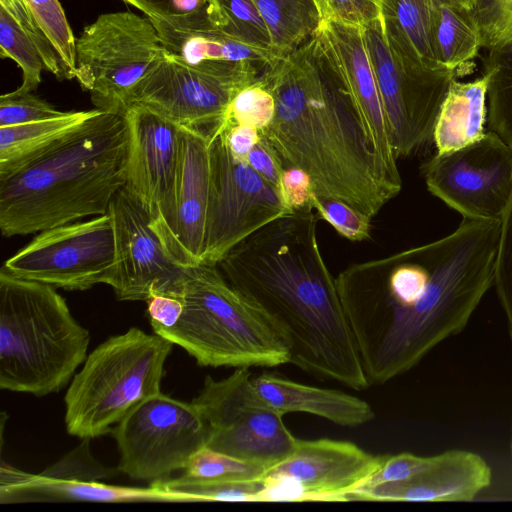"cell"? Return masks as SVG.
I'll use <instances>...</instances> for the list:
<instances>
[{
  "label": "cell",
  "instance_id": "obj_28",
  "mask_svg": "<svg viewBox=\"0 0 512 512\" xmlns=\"http://www.w3.org/2000/svg\"><path fill=\"white\" fill-rule=\"evenodd\" d=\"M264 20L276 59L294 53L316 31L320 16L313 0H253Z\"/></svg>",
  "mask_w": 512,
  "mask_h": 512
},
{
  "label": "cell",
  "instance_id": "obj_11",
  "mask_svg": "<svg viewBox=\"0 0 512 512\" xmlns=\"http://www.w3.org/2000/svg\"><path fill=\"white\" fill-rule=\"evenodd\" d=\"M110 433L120 473L152 484L185 468L206 446L208 426L192 402L159 393L134 406Z\"/></svg>",
  "mask_w": 512,
  "mask_h": 512
},
{
  "label": "cell",
  "instance_id": "obj_46",
  "mask_svg": "<svg viewBox=\"0 0 512 512\" xmlns=\"http://www.w3.org/2000/svg\"><path fill=\"white\" fill-rule=\"evenodd\" d=\"M142 11L148 18H172L211 7L215 0H123Z\"/></svg>",
  "mask_w": 512,
  "mask_h": 512
},
{
  "label": "cell",
  "instance_id": "obj_35",
  "mask_svg": "<svg viewBox=\"0 0 512 512\" xmlns=\"http://www.w3.org/2000/svg\"><path fill=\"white\" fill-rule=\"evenodd\" d=\"M215 2L216 24L222 31L236 40L273 55L269 30L253 0H215Z\"/></svg>",
  "mask_w": 512,
  "mask_h": 512
},
{
  "label": "cell",
  "instance_id": "obj_12",
  "mask_svg": "<svg viewBox=\"0 0 512 512\" xmlns=\"http://www.w3.org/2000/svg\"><path fill=\"white\" fill-rule=\"evenodd\" d=\"M363 28L396 157H408L432 140L442 103L459 74L405 64L389 43L380 17Z\"/></svg>",
  "mask_w": 512,
  "mask_h": 512
},
{
  "label": "cell",
  "instance_id": "obj_18",
  "mask_svg": "<svg viewBox=\"0 0 512 512\" xmlns=\"http://www.w3.org/2000/svg\"><path fill=\"white\" fill-rule=\"evenodd\" d=\"M115 237V266L109 284L122 301H146L152 293H176L184 268L167 254L143 205L125 188L107 212Z\"/></svg>",
  "mask_w": 512,
  "mask_h": 512
},
{
  "label": "cell",
  "instance_id": "obj_26",
  "mask_svg": "<svg viewBox=\"0 0 512 512\" xmlns=\"http://www.w3.org/2000/svg\"><path fill=\"white\" fill-rule=\"evenodd\" d=\"M380 18L389 43L406 63L428 68L439 65L434 45L433 0H379Z\"/></svg>",
  "mask_w": 512,
  "mask_h": 512
},
{
  "label": "cell",
  "instance_id": "obj_32",
  "mask_svg": "<svg viewBox=\"0 0 512 512\" xmlns=\"http://www.w3.org/2000/svg\"><path fill=\"white\" fill-rule=\"evenodd\" d=\"M0 56L14 60L22 70V83L13 92L28 93L38 87L42 69H45L42 56L30 37L1 6Z\"/></svg>",
  "mask_w": 512,
  "mask_h": 512
},
{
  "label": "cell",
  "instance_id": "obj_42",
  "mask_svg": "<svg viewBox=\"0 0 512 512\" xmlns=\"http://www.w3.org/2000/svg\"><path fill=\"white\" fill-rule=\"evenodd\" d=\"M0 6L13 17L34 42L42 56L45 69L54 74L58 79H65L62 63L38 26L26 0H0Z\"/></svg>",
  "mask_w": 512,
  "mask_h": 512
},
{
  "label": "cell",
  "instance_id": "obj_7",
  "mask_svg": "<svg viewBox=\"0 0 512 512\" xmlns=\"http://www.w3.org/2000/svg\"><path fill=\"white\" fill-rule=\"evenodd\" d=\"M173 345L132 327L97 346L66 391L67 432L90 440L105 435L138 403L161 393Z\"/></svg>",
  "mask_w": 512,
  "mask_h": 512
},
{
  "label": "cell",
  "instance_id": "obj_50",
  "mask_svg": "<svg viewBox=\"0 0 512 512\" xmlns=\"http://www.w3.org/2000/svg\"><path fill=\"white\" fill-rule=\"evenodd\" d=\"M313 2L318 10L320 20L323 21L326 18V10H327L326 0H313Z\"/></svg>",
  "mask_w": 512,
  "mask_h": 512
},
{
  "label": "cell",
  "instance_id": "obj_13",
  "mask_svg": "<svg viewBox=\"0 0 512 512\" xmlns=\"http://www.w3.org/2000/svg\"><path fill=\"white\" fill-rule=\"evenodd\" d=\"M208 136L210 194L201 264L217 265L238 243L290 212L273 186L232 155L222 124Z\"/></svg>",
  "mask_w": 512,
  "mask_h": 512
},
{
  "label": "cell",
  "instance_id": "obj_51",
  "mask_svg": "<svg viewBox=\"0 0 512 512\" xmlns=\"http://www.w3.org/2000/svg\"><path fill=\"white\" fill-rule=\"evenodd\" d=\"M510 454H511V460H512V434H511V440H510Z\"/></svg>",
  "mask_w": 512,
  "mask_h": 512
},
{
  "label": "cell",
  "instance_id": "obj_14",
  "mask_svg": "<svg viewBox=\"0 0 512 512\" xmlns=\"http://www.w3.org/2000/svg\"><path fill=\"white\" fill-rule=\"evenodd\" d=\"M114 266V229L106 213L40 232L2 268L21 279L82 291L109 284Z\"/></svg>",
  "mask_w": 512,
  "mask_h": 512
},
{
  "label": "cell",
  "instance_id": "obj_10",
  "mask_svg": "<svg viewBox=\"0 0 512 512\" xmlns=\"http://www.w3.org/2000/svg\"><path fill=\"white\" fill-rule=\"evenodd\" d=\"M260 63L204 61L189 65L170 57L132 91L128 107L144 106L178 126L207 135L226 117L236 94L260 76Z\"/></svg>",
  "mask_w": 512,
  "mask_h": 512
},
{
  "label": "cell",
  "instance_id": "obj_23",
  "mask_svg": "<svg viewBox=\"0 0 512 512\" xmlns=\"http://www.w3.org/2000/svg\"><path fill=\"white\" fill-rule=\"evenodd\" d=\"M75 501L189 502L184 497L166 493L151 485L140 488L110 485L105 482L56 481L1 464V504Z\"/></svg>",
  "mask_w": 512,
  "mask_h": 512
},
{
  "label": "cell",
  "instance_id": "obj_4",
  "mask_svg": "<svg viewBox=\"0 0 512 512\" xmlns=\"http://www.w3.org/2000/svg\"><path fill=\"white\" fill-rule=\"evenodd\" d=\"M123 115L100 111L53 149L0 180L3 236L27 235L108 212L125 186Z\"/></svg>",
  "mask_w": 512,
  "mask_h": 512
},
{
  "label": "cell",
  "instance_id": "obj_20",
  "mask_svg": "<svg viewBox=\"0 0 512 512\" xmlns=\"http://www.w3.org/2000/svg\"><path fill=\"white\" fill-rule=\"evenodd\" d=\"M209 194V136L180 126L171 215L159 238L169 257L183 268L201 264Z\"/></svg>",
  "mask_w": 512,
  "mask_h": 512
},
{
  "label": "cell",
  "instance_id": "obj_31",
  "mask_svg": "<svg viewBox=\"0 0 512 512\" xmlns=\"http://www.w3.org/2000/svg\"><path fill=\"white\" fill-rule=\"evenodd\" d=\"M150 485L166 493L184 497L189 502H262V479L252 482H214L194 480L181 475Z\"/></svg>",
  "mask_w": 512,
  "mask_h": 512
},
{
  "label": "cell",
  "instance_id": "obj_15",
  "mask_svg": "<svg viewBox=\"0 0 512 512\" xmlns=\"http://www.w3.org/2000/svg\"><path fill=\"white\" fill-rule=\"evenodd\" d=\"M427 189L464 218L501 220L512 199V150L494 132L436 153L421 166Z\"/></svg>",
  "mask_w": 512,
  "mask_h": 512
},
{
  "label": "cell",
  "instance_id": "obj_16",
  "mask_svg": "<svg viewBox=\"0 0 512 512\" xmlns=\"http://www.w3.org/2000/svg\"><path fill=\"white\" fill-rule=\"evenodd\" d=\"M383 458L349 441L297 439L292 452L263 476L262 502H347Z\"/></svg>",
  "mask_w": 512,
  "mask_h": 512
},
{
  "label": "cell",
  "instance_id": "obj_9",
  "mask_svg": "<svg viewBox=\"0 0 512 512\" xmlns=\"http://www.w3.org/2000/svg\"><path fill=\"white\" fill-rule=\"evenodd\" d=\"M250 368L222 380L207 375L192 403L208 426L206 447L270 468L284 460L296 440L283 415L266 405L251 385Z\"/></svg>",
  "mask_w": 512,
  "mask_h": 512
},
{
  "label": "cell",
  "instance_id": "obj_6",
  "mask_svg": "<svg viewBox=\"0 0 512 512\" xmlns=\"http://www.w3.org/2000/svg\"><path fill=\"white\" fill-rule=\"evenodd\" d=\"M173 294V293H172ZM178 321L153 329L200 366L271 368L289 363V348L268 319L224 278L217 265L184 268Z\"/></svg>",
  "mask_w": 512,
  "mask_h": 512
},
{
  "label": "cell",
  "instance_id": "obj_34",
  "mask_svg": "<svg viewBox=\"0 0 512 512\" xmlns=\"http://www.w3.org/2000/svg\"><path fill=\"white\" fill-rule=\"evenodd\" d=\"M466 12L475 22L482 46L489 50L512 45V0H435Z\"/></svg>",
  "mask_w": 512,
  "mask_h": 512
},
{
  "label": "cell",
  "instance_id": "obj_41",
  "mask_svg": "<svg viewBox=\"0 0 512 512\" xmlns=\"http://www.w3.org/2000/svg\"><path fill=\"white\" fill-rule=\"evenodd\" d=\"M42 98L28 93H5L0 97V127L14 126L63 115Z\"/></svg>",
  "mask_w": 512,
  "mask_h": 512
},
{
  "label": "cell",
  "instance_id": "obj_29",
  "mask_svg": "<svg viewBox=\"0 0 512 512\" xmlns=\"http://www.w3.org/2000/svg\"><path fill=\"white\" fill-rule=\"evenodd\" d=\"M433 2L437 61L442 67L459 74L483 48L480 32L475 22L463 10L445 2Z\"/></svg>",
  "mask_w": 512,
  "mask_h": 512
},
{
  "label": "cell",
  "instance_id": "obj_43",
  "mask_svg": "<svg viewBox=\"0 0 512 512\" xmlns=\"http://www.w3.org/2000/svg\"><path fill=\"white\" fill-rule=\"evenodd\" d=\"M429 462L430 456L423 457L409 452L384 455L380 467L360 488L372 487L383 483L405 481L425 469Z\"/></svg>",
  "mask_w": 512,
  "mask_h": 512
},
{
  "label": "cell",
  "instance_id": "obj_36",
  "mask_svg": "<svg viewBox=\"0 0 512 512\" xmlns=\"http://www.w3.org/2000/svg\"><path fill=\"white\" fill-rule=\"evenodd\" d=\"M34 19L56 51L65 79L76 77V39L58 0H26Z\"/></svg>",
  "mask_w": 512,
  "mask_h": 512
},
{
  "label": "cell",
  "instance_id": "obj_27",
  "mask_svg": "<svg viewBox=\"0 0 512 512\" xmlns=\"http://www.w3.org/2000/svg\"><path fill=\"white\" fill-rule=\"evenodd\" d=\"M100 111H70L50 119L0 127V180L53 149Z\"/></svg>",
  "mask_w": 512,
  "mask_h": 512
},
{
  "label": "cell",
  "instance_id": "obj_40",
  "mask_svg": "<svg viewBox=\"0 0 512 512\" xmlns=\"http://www.w3.org/2000/svg\"><path fill=\"white\" fill-rule=\"evenodd\" d=\"M512 342V199L501 219L494 282Z\"/></svg>",
  "mask_w": 512,
  "mask_h": 512
},
{
  "label": "cell",
  "instance_id": "obj_37",
  "mask_svg": "<svg viewBox=\"0 0 512 512\" xmlns=\"http://www.w3.org/2000/svg\"><path fill=\"white\" fill-rule=\"evenodd\" d=\"M118 473V467H107L95 459L90 450V439H82L56 463L39 472L44 478L65 482H104Z\"/></svg>",
  "mask_w": 512,
  "mask_h": 512
},
{
  "label": "cell",
  "instance_id": "obj_25",
  "mask_svg": "<svg viewBox=\"0 0 512 512\" xmlns=\"http://www.w3.org/2000/svg\"><path fill=\"white\" fill-rule=\"evenodd\" d=\"M488 82L486 72L472 81H452L433 131L438 153L467 146L485 134Z\"/></svg>",
  "mask_w": 512,
  "mask_h": 512
},
{
  "label": "cell",
  "instance_id": "obj_38",
  "mask_svg": "<svg viewBox=\"0 0 512 512\" xmlns=\"http://www.w3.org/2000/svg\"><path fill=\"white\" fill-rule=\"evenodd\" d=\"M275 112L274 96L260 76L236 94L223 121L251 125L261 132L271 124Z\"/></svg>",
  "mask_w": 512,
  "mask_h": 512
},
{
  "label": "cell",
  "instance_id": "obj_22",
  "mask_svg": "<svg viewBox=\"0 0 512 512\" xmlns=\"http://www.w3.org/2000/svg\"><path fill=\"white\" fill-rule=\"evenodd\" d=\"M216 9L172 18H149L156 28L166 56L196 65L204 61H252L270 65L277 60L270 52L227 35L215 23Z\"/></svg>",
  "mask_w": 512,
  "mask_h": 512
},
{
  "label": "cell",
  "instance_id": "obj_5",
  "mask_svg": "<svg viewBox=\"0 0 512 512\" xmlns=\"http://www.w3.org/2000/svg\"><path fill=\"white\" fill-rule=\"evenodd\" d=\"M89 331L55 287L0 271V388L59 392L87 357Z\"/></svg>",
  "mask_w": 512,
  "mask_h": 512
},
{
  "label": "cell",
  "instance_id": "obj_3",
  "mask_svg": "<svg viewBox=\"0 0 512 512\" xmlns=\"http://www.w3.org/2000/svg\"><path fill=\"white\" fill-rule=\"evenodd\" d=\"M501 220L462 221L431 242L428 281L415 303L352 328L370 385H383L461 332L493 285Z\"/></svg>",
  "mask_w": 512,
  "mask_h": 512
},
{
  "label": "cell",
  "instance_id": "obj_19",
  "mask_svg": "<svg viewBox=\"0 0 512 512\" xmlns=\"http://www.w3.org/2000/svg\"><path fill=\"white\" fill-rule=\"evenodd\" d=\"M123 116L128 132L124 187L147 210L159 237L171 215L180 126L140 105L128 107Z\"/></svg>",
  "mask_w": 512,
  "mask_h": 512
},
{
  "label": "cell",
  "instance_id": "obj_45",
  "mask_svg": "<svg viewBox=\"0 0 512 512\" xmlns=\"http://www.w3.org/2000/svg\"><path fill=\"white\" fill-rule=\"evenodd\" d=\"M326 4L324 20L365 27L380 17L379 0H326Z\"/></svg>",
  "mask_w": 512,
  "mask_h": 512
},
{
  "label": "cell",
  "instance_id": "obj_24",
  "mask_svg": "<svg viewBox=\"0 0 512 512\" xmlns=\"http://www.w3.org/2000/svg\"><path fill=\"white\" fill-rule=\"evenodd\" d=\"M251 385L266 405L283 416L305 412L344 427L362 426L375 417L372 406L359 397L298 383L275 372L252 375Z\"/></svg>",
  "mask_w": 512,
  "mask_h": 512
},
{
  "label": "cell",
  "instance_id": "obj_17",
  "mask_svg": "<svg viewBox=\"0 0 512 512\" xmlns=\"http://www.w3.org/2000/svg\"><path fill=\"white\" fill-rule=\"evenodd\" d=\"M311 39L348 97L378 161L391 180L402 186L364 28L342 21L324 20Z\"/></svg>",
  "mask_w": 512,
  "mask_h": 512
},
{
  "label": "cell",
  "instance_id": "obj_30",
  "mask_svg": "<svg viewBox=\"0 0 512 512\" xmlns=\"http://www.w3.org/2000/svg\"><path fill=\"white\" fill-rule=\"evenodd\" d=\"M487 124L512 150V45L488 51Z\"/></svg>",
  "mask_w": 512,
  "mask_h": 512
},
{
  "label": "cell",
  "instance_id": "obj_48",
  "mask_svg": "<svg viewBox=\"0 0 512 512\" xmlns=\"http://www.w3.org/2000/svg\"><path fill=\"white\" fill-rule=\"evenodd\" d=\"M146 302L152 329L169 328L182 314L183 303L177 294L152 293Z\"/></svg>",
  "mask_w": 512,
  "mask_h": 512
},
{
  "label": "cell",
  "instance_id": "obj_44",
  "mask_svg": "<svg viewBox=\"0 0 512 512\" xmlns=\"http://www.w3.org/2000/svg\"><path fill=\"white\" fill-rule=\"evenodd\" d=\"M279 197L291 213L309 205L314 192L310 176L300 168L284 167L281 175Z\"/></svg>",
  "mask_w": 512,
  "mask_h": 512
},
{
  "label": "cell",
  "instance_id": "obj_21",
  "mask_svg": "<svg viewBox=\"0 0 512 512\" xmlns=\"http://www.w3.org/2000/svg\"><path fill=\"white\" fill-rule=\"evenodd\" d=\"M492 473L478 454L453 449L430 456L425 469L405 481L360 488L349 501H471L491 484Z\"/></svg>",
  "mask_w": 512,
  "mask_h": 512
},
{
  "label": "cell",
  "instance_id": "obj_1",
  "mask_svg": "<svg viewBox=\"0 0 512 512\" xmlns=\"http://www.w3.org/2000/svg\"><path fill=\"white\" fill-rule=\"evenodd\" d=\"M311 205L262 227L217 264L286 342L289 363L354 390L370 386L356 341L317 240Z\"/></svg>",
  "mask_w": 512,
  "mask_h": 512
},
{
  "label": "cell",
  "instance_id": "obj_8",
  "mask_svg": "<svg viewBox=\"0 0 512 512\" xmlns=\"http://www.w3.org/2000/svg\"><path fill=\"white\" fill-rule=\"evenodd\" d=\"M166 57L148 17L101 14L76 39V79L103 112L123 115L134 88Z\"/></svg>",
  "mask_w": 512,
  "mask_h": 512
},
{
  "label": "cell",
  "instance_id": "obj_47",
  "mask_svg": "<svg viewBox=\"0 0 512 512\" xmlns=\"http://www.w3.org/2000/svg\"><path fill=\"white\" fill-rule=\"evenodd\" d=\"M247 163L279 192L284 164L276 149L263 134L249 152Z\"/></svg>",
  "mask_w": 512,
  "mask_h": 512
},
{
  "label": "cell",
  "instance_id": "obj_39",
  "mask_svg": "<svg viewBox=\"0 0 512 512\" xmlns=\"http://www.w3.org/2000/svg\"><path fill=\"white\" fill-rule=\"evenodd\" d=\"M309 205L319 219L328 222L341 236L351 241L370 238L371 220L346 203L312 194Z\"/></svg>",
  "mask_w": 512,
  "mask_h": 512
},
{
  "label": "cell",
  "instance_id": "obj_2",
  "mask_svg": "<svg viewBox=\"0 0 512 512\" xmlns=\"http://www.w3.org/2000/svg\"><path fill=\"white\" fill-rule=\"evenodd\" d=\"M261 78L276 103L274 119L261 134L284 167L310 176L317 196L342 201L372 219L400 192L311 38L267 65Z\"/></svg>",
  "mask_w": 512,
  "mask_h": 512
},
{
  "label": "cell",
  "instance_id": "obj_49",
  "mask_svg": "<svg viewBox=\"0 0 512 512\" xmlns=\"http://www.w3.org/2000/svg\"><path fill=\"white\" fill-rule=\"evenodd\" d=\"M225 128L226 141L232 155L243 162H247V156L261 137L260 131L247 124H229L222 121Z\"/></svg>",
  "mask_w": 512,
  "mask_h": 512
},
{
  "label": "cell",
  "instance_id": "obj_33",
  "mask_svg": "<svg viewBox=\"0 0 512 512\" xmlns=\"http://www.w3.org/2000/svg\"><path fill=\"white\" fill-rule=\"evenodd\" d=\"M267 469L205 446L190 458L182 475L200 481L252 482L261 480Z\"/></svg>",
  "mask_w": 512,
  "mask_h": 512
}]
</instances>
